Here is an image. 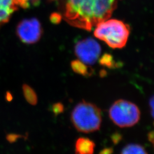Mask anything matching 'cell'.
<instances>
[{"label":"cell","instance_id":"1","mask_svg":"<svg viewBox=\"0 0 154 154\" xmlns=\"http://www.w3.org/2000/svg\"><path fill=\"white\" fill-rule=\"evenodd\" d=\"M119 0H66L65 20L76 28L90 31L109 19Z\"/></svg>","mask_w":154,"mask_h":154},{"label":"cell","instance_id":"2","mask_svg":"<svg viewBox=\"0 0 154 154\" xmlns=\"http://www.w3.org/2000/svg\"><path fill=\"white\" fill-rule=\"evenodd\" d=\"M71 121L79 132H95L101 126V110L95 104L82 100L72 111Z\"/></svg>","mask_w":154,"mask_h":154},{"label":"cell","instance_id":"3","mask_svg":"<svg viewBox=\"0 0 154 154\" xmlns=\"http://www.w3.org/2000/svg\"><path fill=\"white\" fill-rule=\"evenodd\" d=\"M130 28L128 25L118 20H110L100 22L94 31V35L105 42L110 48L121 49L128 40Z\"/></svg>","mask_w":154,"mask_h":154},{"label":"cell","instance_id":"4","mask_svg":"<svg viewBox=\"0 0 154 154\" xmlns=\"http://www.w3.org/2000/svg\"><path fill=\"white\" fill-rule=\"evenodd\" d=\"M109 116L118 126L130 127L139 121L140 112L135 104L126 100L119 99L111 106Z\"/></svg>","mask_w":154,"mask_h":154},{"label":"cell","instance_id":"5","mask_svg":"<svg viewBox=\"0 0 154 154\" xmlns=\"http://www.w3.org/2000/svg\"><path fill=\"white\" fill-rule=\"evenodd\" d=\"M17 36L23 43L33 44L37 42L42 34V28L35 18H26L18 23L16 28Z\"/></svg>","mask_w":154,"mask_h":154},{"label":"cell","instance_id":"6","mask_svg":"<svg viewBox=\"0 0 154 154\" xmlns=\"http://www.w3.org/2000/svg\"><path fill=\"white\" fill-rule=\"evenodd\" d=\"M75 54L78 60L85 65H93L99 58L101 48L99 44L91 38L79 41L75 45Z\"/></svg>","mask_w":154,"mask_h":154},{"label":"cell","instance_id":"7","mask_svg":"<svg viewBox=\"0 0 154 154\" xmlns=\"http://www.w3.org/2000/svg\"><path fill=\"white\" fill-rule=\"evenodd\" d=\"M18 7V0H0V26L9 21Z\"/></svg>","mask_w":154,"mask_h":154},{"label":"cell","instance_id":"8","mask_svg":"<svg viewBox=\"0 0 154 154\" xmlns=\"http://www.w3.org/2000/svg\"><path fill=\"white\" fill-rule=\"evenodd\" d=\"M95 144L90 139L78 138L75 145V154H93Z\"/></svg>","mask_w":154,"mask_h":154},{"label":"cell","instance_id":"9","mask_svg":"<svg viewBox=\"0 0 154 154\" xmlns=\"http://www.w3.org/2000/svg\"><path fill=\"white\" fill-rule=\"evenodd\" d=\"M23 95L26 101L30 105L35 106L38 103V97L35 91L27 84H24L22 86Z\"/></svg>","mask_w":154,"mask_h":154},{"label":"cell","instance_id":"10","mask_svg":"<svg viewBox=\"0 0 154 154\" xmlns=\"http://www.w3.org/2000/svg\"><path fill=\"white\" fill-rule=\"evenodd\" d=\"M71 67L74 72L83 76L89 75L92 72L90 70L88 67L79 60L72 61Z\"/></svg>","mask_w":154,"mask_h":154},{"label":"cell","instance_id":"11","mask_svg":"<svg viewBox=\"0 0 154 154\" xmlns=\"http://www.w3.org/2000/svg\"><path fill=\"white\" fill-rule=\"evenodd\" d=\"M121 154H147L144 148L137 144L127 145L122 149Z\"/></svg>","mask_w":154,"mask_h":154},{"label":"cell","instance_id":"12","mask_svg":"<svg viewBox=\"0 0 154 154\" xmlns=\"http://www.w3.org/2000/svg\"><path fill=\"white\" fill-rule=\"evenodd\" d=\"M99 63L102 66L107 67L109 68H113L116 66V62L114 61L113 57L109 54H105L100 59Z\"/></svg>","mask_w":154,"mask_h":154},{"label":"cell","instance_id":"13","mask_svg":"<svg viewBox=\"0 0 154 154\" xmlns=\"http://www.w3.org/2000/svg\"><path fill=\"white\" fill-rule=\"evenodd\" d=\"M51 109L54 116H58L64 111V106L61 102H57L52 105Z\"/></svg>","mask_w":154,"mask_h":154},{"label":"cell","instance_id":"14","mask_svg":"<svg viewBox=\"0 0 154 154\" xmlns=\"http://www.w3.org/2000/svg\"><path fill=\"white\" fill-rule=\"evenodd\" d=\"M25 138L23 135H19L16 134H9L6 135V140L11 143L16 142L17 140L20 138Z\"/></svg>","mask_w":154,"mask_h":154},{"label":"cell","instance_id":"15","mask_svg":"<svg viewBox=\"0 0 154 154\" xmlns=\"http://www.w3.org/2000/svg\"><path fill=\"white\" fill-rule=\"evenodd\" d=\"M62 19L61 15L58 13H53L50 17V20L51 22L54 23H58L61 21Z\"/></svg>","mask_w":154,"mask_h":154},{"label":"cell","instance_id":"16","mask_svg":"<svg viewBox=\"0 0 154 154\" xmlns=\"http://www.w3.org/2000/svg\"><path fill=\"white\" fill-rule=\"evenodd\" d=\"M149 105L150 107V110H151V114L152 117L153 118L154 121V95L151 98L149 101Z\"/></svg>","mask_w":154,"mask_h":154},{"label":"cell","instance_id":"17","mask_svg":"<svg viewBox=\"0 0 154 154\" xmlns=\"http://www.w3.org/2000/svg\"><path fill=\"white\" fill-rule=\"evenodd\" d=\"M5 98L6 100L8 102H11L13 99V95L10 91H7L6 93Z\"/></svg>","mask_w":154,"mask_h":154},{"label":"cell","instance_id":"18","mask_svg":"<svg viewBox=\"0 0 154 154\" xmlns=\"http://www.w3.org/2000/svg\"><path fill=\"white\" fill-rule=\"evenodd\" d=\"M113 152V149L112 148H106L102 149L99 154H112Z\"/></svg>","mask_w":154,"mask_h":154},{"label":"cell","instance_id":"19","mask_svg":"<svg viewBox=\"0 0 154 154\" xmlns=\"http://www.w3.org/2000/svg\"><path fill=\"white\" fill-rule=\"evenodd\" d=\"M121 140V137L120 134H115L112 137V141L114 143H118Z\"/></svg>","mask_w":154,"mask_h":154},{"label":"cell","instance_id":"20","mask_svg":"<svg viewBox=\"0 0 154 154\" xmlns=\"http://www.w3.org/2000/svg\"><path fill=\"white\" fill-rule=\"evenodd\" d=\"M149 140L154 146V131L149 132Z\"/></svg>","mask_w":154,"mask_h":154},{"label":"cell","instance_id":"21","mask_svg":"<svg viewBox=\"0 0 154 154\" xmlns=\"http://www.w3.org/2000/svg\"><path fill=\"white\" fill-rule=\"evenodd\" d=\"M50 2H51V1H56V0H49Z\"/></svg>","mask_w":154,"mask_h":154}]
</instances>
